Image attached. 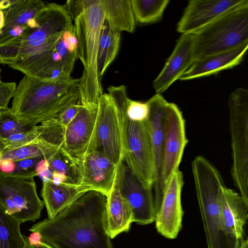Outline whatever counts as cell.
I'll return each mask as SVG.
<instances>
[{
  "label": "cell",
  "mask_w": 248,
  "mask_h": 248,
  "mask_svg": "<svg viewBox=\"0 0 248 248\" xmlns=\"http://www.w3.org/2000/svg\"><path fill=\"white\" fill-rule=\"evenodd\" d=\"M73 25L63 5L46 4L20 36L0 45V64L44 80L53 65L52 56L57 42Z\"/></svg>",
  "instance_id": "cell-1"
},
{
  "label": "cell",
  "mask_w": 248,
  "mask_h": 248,
  "mask_svg": "<svg viewBox=\"0 0 248 248\" xmlns=\"http://www.w3.org/2000/svg\"><path fill=\"white\" fill-rule=\"evenodd\" d=\"M107 197L87 191L52 218L34 224L42 242L53 248H113L107 232Z\"/></svg>",
  "instance_id": "cell-2"
},
{
  "label": "cell",
  "mask_w": 248,
  "mask_h": 248,
  "mask_svg": "<svg viewBox=\"0 0 248 248\" xmlns=\"http://www.w3.org/2000/svg\"><path fill=\"white\" fill-rule=\"evenodd\" d=\"M79 82L71 76L44 81L25 76L16 85L11 110L20 122L36 125L80 103Z\"/></svg>",
  "instance_id": "cell-3"
},
{
  "label": "cell",
  "mask_w": 248,
  "mask_h": 248,
  "mask_svg": "<svg viewBox=\"0 0 248 248\" xmlns=\"http://www.w3.org/2000/svg\"><path fill=\"white\" fill-rule=\"evenodd\" d=\"M191 167L207 248H239L240 241L227 232L223 223L220 197L225 185L219 171L201 155L194 158Z\"/></svg>",
  "instance_id": "cell-4"
},
{
  "label": "cell",
  "mask_w": 248,
  "mask_h": 248,
  "mask_svg": "<svg viewBox=\"0 0 248 248\" xmlns=\"http://www.w3.org/2000/svg\"><path fill=\"white\" fill-rule=\"evenodd\" d=\"M72 21L78 40V56L83 66L79 82L81 105H95L103 94L97 72V56L104 12L100 0H88V5Z\"/></svg>",
  "instance_id": "cell-5"
},
{
  "label": "cell",
  "mask_w": 248,
  "mask_h": 248,
  "mask_svg": "<svg viewBox=\"0 0 248 248\" xmlns=\"http://www.w3.org/2000/svg\"><path fill=\"white\" fill-rule=\"evenodd\" d=\"M108 91L120 112L124 160L142 185L146 188L152 189L154 164L148 120L136 122L128 118L125 110L128 97L124 85L109 86Z\"/></svg>",
  "instance_id": "cell-6"
},
{
  "label": "cell",
  "mask_w": 248,
  "mask_h": 248,
  "mask_svg": "<svg viewBox=\"0 0 248 248\" xmlns=\"http://www.w3.org/2000/svg\"><path fill=\"white\" fill-rule=\"evenodd\" d=\"M194 34L195 60L248 42V0H244Z\"/></svg>",
  "instance_id": "cell-7"
},
{
  "label": "cell",
  "mask_w": 248,
  "mask_h": 248,
  "mask_svg": "<svg viewBox=\"0 0 248 248\" xmlns=\"http://www.w3.org/2000/svg\"><path fill=\"white\" fill-rule=\"evenodd\" d=\"M232 163L231 174L241 196L248 203V90H234L228 99Z\"/></svg>",
  "instance_id": "cell-8"
},
{
  "label": "cell",
  "mask_w": 248,
  "mask_h": 248,
  "mask_svg": "<svg viewBox=\"0 0 248 248\" xmlns=\"http://www.w3.org/2000/svg\"><path fill=\"white\" fill-rule=\"evenodd\" d=\"M34 177L0 171V204L21 224L41 217L44 203L39 198Z\"/></svg>",
  "instance_id": "cell-9"
},
{
  "label": "cell",
  "mask_w": 248,
  "mask_h": 248,
  "mask_svg": "<svg viewBox=\"0 0 248 248\" xmlns=\"http://www.w3.org/2000/svg\"><path fill=\"white\" fill-rule=\"evenodd\" d=\"M94 151L104 155L116 166L124 158L120 112L108 93H103L97 101L94 132L87 154Z\"/></svg>",
  "instance_id": "cell-10"
},
{
  "label": "cell",
  "mask_w": 248,
  "mask_h": 248,
  "mask_svg": "<svg viewBox=\"0 0 248 248\" xmlns=\"http://www.w3.org/2000/svg\"><path fill=\"white\" fill-rule=\"evenodd\" d=\"M187 143L183 113L175 104L168 102L163 122L161 181L164 192L172 175L179 169Z\"/></svg>",
  "instance_id": "cell-11"
},
{
  "label": "cell",
  "mask_w": 248,
  "mask_h": 248,
  "mask_svg": "<svg viewBox=\"0 0 248 248\" xmlns=\"http://www.w3.org/2000/svg\"><path fill=\"white\" fill-rule=\"evenodd\" d=\"M121 194L131 212L132 222L146 225L155 221L152 189L144 187L123 160L117 169Z\"/></svg>",
  "instance_id": "cell-12"
},
{
  "label": "cell",
  "mask_w": 248,
  "mask_h": 248,
  "mask_svg": "<svg viewBox=\"0 0 248 248\" xmlns=\"http://www.w3.org/2000/svg\"><path fill=\"white\" fill-rule=\"evenodd\" d=\"M97 110V104L83 106L65 130L61 148L79 164L88 153L92 141Z\"/></svg>",
  "instance_id": "cell-13"
},
{
  "label": "cell",
  "mask_w": 248,
  "mask_h": 248,
  "mask_svg": "<svg viewBox=\"0 0 248 248\" xmlns=\"http://www.w3.org/2000/svg\"><path fill=\"white\" fill-rule=\"evenodd\" d=\"M183 185V173L178 169L173 173L166 186L160 209L155 216V221L158 232L168 239L176 238L182 228Z\"/></svg>",
  "instance_id": "cell-14"
},
{
  "label": "cell",
  "mask_w": 248,
  "mask_h": 248,
  "mask_svg": "<svg viewBox=\"0 0 248 248\" xmlns=\"http://www.w3.org/2000/svg\"><path fill=\"white\" fill-rule=\"evenodd\" d=\"M194 33L182 34L163 69L154 80L156 93L167 90L186 71L195 60Z\"/></svg>",
  "instance_id": "cell-15"
},
{
  "label": "cell",
  "mask_w": 248,
  "mask_h": 248,
  "mask_svg": "<svg viewBox=\"0 0 248 248\" xmlns=\"http://www.w3.org/2000/svg\"><path fill=\"white\" fill-rule=\"evenodd\" d=\"M150 108L148 122L152 142L154 164L155 206V216L161 205L164 194L161 181L163 152V122L165 107L168 102L160 93L147 100Z\"/></svg>",
  "instance_id": "cell-16"
},
{
  "label": "cell",
  "mask_w": 248,
  "mask_h": 248,
  "mask_svg": "<svg viewBox=\"0 0 248 248\" xmlns=\"http://www.w3.org/2000/svg\"><path fill=\"white\" fill-rule=\"evenodd\" d=\"M244 0H191L177 25L182 34L194 33Z\"/></svg>",
  "instance_id": "cell-17"
},
{
  "label": "cell",
  "mask_w": 248,
  "mask_h": 248,
  "mask_svg": "<svg viewBox=\"0 0 248 248\" xmlns=\"http://www.w3.org/2000/svg\"><path fill=\"white\" fill-rule=\"evenodd\" d=\"M118 166L98 151L90 152L79 164L81 184L107 197L113 185Z\"/></svg>",
  "instance_id": "cell-18"
},
{
  "label": "cell",
  "mask_w": 248,
  "mask_h": 248,
  "mask_svg": "<svg viewBox=\"0 0 248 248\" xmlns=\"http://www.w3.org/2000/svg\"><path fill=\"white\" fill-rule=\"evenodd\" d=\"M248 48V42L233 49L209 55L195 60L179 78L187 80L210 76L240 64Z\"/></svg>",
  "instance_id": "cell-19"
},
{
  "label": "cell",
  "mask_w": 248,
  "mask_h": 248,
  "mask_svg": "<svg viewBox=\"0 0 248 248\" xmlns=\"http://www.w3.org/2000/svg\"><path fill=\"white\" fill-rule=\"evenodd\" d=\"M90 190H93L81 184L54 182L51 180L43 181L41 196L48 218L54 217L80 196Z\"/></svg>",
  "instance_id": "cell-20"
},
{
  "label": "cell",
  "mask_w": 248,
  "mask_h": 248,
  "mask_svg": "<svg viewBox=\"0 0 248 248\" xmlns=\"http://www.w3.org/2000/svg\"><path fill=\"white\" fill-rule=\"evenodd\" d=\"M220 207L226 230L241 241L248 217V203L240 195L224 185L221 188Z\"/></svg>",
  "instance_id": "cell-21"
},
{
  "label": "cell",
  "mask_w": 248,
  "mask_h": 248,
  "mask_svg": "<svg viewBox=\"0 0 248 248\" xmlns=\"http://www.w3.org/2000/svg\"><path fill=\"white\" fill-rule=\"evenodd\" d=\"M106 213L107 232L111 239L128 231L132 222V214L120 192L117 171L112 188L107 196Z\"/></svg>",
  "instance_id": "cell-22"
},
{
  "label": "cell",
  "mask_w": 248,
  "mask_h": 248,
  "mask_svg": "<svg viewBox=\"0 0 248 248\" xmlns=\"http://www.w3.org/2000/svg\"><path fill=\"white\" fill-rule=\"evenodd\" d=\"M104 12V20L109 27L120 32L133 33L135 19L129 0H100Z\"/></svg>",
  "instance_id": "cell-23"
},
{
  "label": "cell",
  "mask_w": 248,
  "mask_h": 248,
  "mask_svg": "<svg viewBox=\"0 0 248 248\" xmlns=\"http://www.w3.org/2000/svg\"><path fill=\"white\" fill-rule=\"evenodd\" d=\"M46 160L51 173V180L81 184L79 164L73 160L61 147Z\"/></svg>",
  "instance_id": "cell-24"
},
{
  "label": "cell",
  "mask_w": 248,
  "mask_h": 248,
  "mask_svg": "<svg viewBox=\"0 0 248 248\" xmlns=\"http://www.w3.org/2000/svg\"><path fill=\"white\" fill-rule=\"evenodd\" d=\"M120 41V32L111 29L105 20L101 31L97 56V72L100 81L117 54Z\"/></svg>",
  "instance_id": "cell-25"
},
{
  "label": "cell",
  "mask_w": 248,
  "mask_h": 248,
  "mask_svg": "<svg viewBox=\"0 0 248 248\" xmlns=\"http://www.w3.org/2000/svg\"><path fill=\"white\" fill-rule=\"evenodd\" d=\"M40 0H17L16 3L4 10L5 25L0 32H4L19 26L28 25L45 7Z\"/></svg>",
  "instance_id": "cell-26"
},
{
  "label": "cell",
  "mask_w": 248,
  "mask_h": 248,
  "mask_svg": "<svg viewBox=\"0 0 248 248\" xmlns=\"http://www.w3.org/2000/svg\"><path fill=\"white\" fill-rule=\"evenodd\" d=\"M20 224L0 204V248H26L27 240L21 233Z\"/></svg>",
  "instance_id": "cell-27"
},
{
  "label": "cell",
  "mask_w": 248,
  "mask_h": 248,
  "mask_svg": "<svg viewBox=\"0 0 248 248\" xmlns=\"http://www.w3.org/2000/svg\"><path fill=\"white\" fill-rule=\"evenodd\" d=\"M59 148L38 137L33 142L17 148L3 151L0 152V155L1 160L10 159L13 162L36 157H42L46 160Z\"/></svg>",
  "instance_id": "cell-28"
},
{
  "label": "cell",
  "mask_w": 248,
  "mask_h": 248,
  "mask_svg": "<svg viewBox=\"0 0 248 248\" xmlns=\"http://www.w3.org/2000/svg\"><path fill=\"white\" fill-rule=\"evenodd\" d=\"M135 21L148 24L159 21L168 5L169 0H130Z\"/></svg>",
  "instance_id": "cell-29"
},
{
  "label": "cell",
  "mask_w": 248,
  "mask_h": 248,
  "mask_svg": "<svg viewBox=\"0 0 248 248\" xmlns=\"http://www.w3.org/2000/svg\"><path fill=\"white\" fill-rule=\"evenodd\" d=\"M35 126L20 122L11 108L0 109V141L13 135L31 131Z\"/></svg>",
  "instance_id": "cell-30"
},
{
  "label": "cell",
  "mask_w": 248,
  "mask_h": 248,
  "mask_svg": "<svg viewBox=\"0 0 248 248\" xmlns=\"http://www.w3.org/2000/svg\"><path fill=\"white\" fill-rule=\"evenodd\" d=\"M36 126L31 131L13 135L0 141V152L17 148L36 141L38 138L36 131Z\"/></svg>",
  "instance_id": "cell-31"
},
{
  "label": "cell",
  "mask_w": 248,
  "mask_h": 248,
  "mask_svg": "<svg viewBox=\"0 0 248 248\" xmlns=\"http://www.w3.org/2000/svg\"><path fill=\"white\" fill-rule=\"evenodd\" d=\"M125 110L127 117L130 120L136 122H143L148 120L150 108L147 101L142 102L128 98Z\"/></svg>",
  "instance_id": "cell-32"
},
{
  "label": "cell",
  "mask_w": 248,
  "mask_h": 248,
  "mask_svg": "<svg viewBox=\"0 0 248 248\" xmlns=\"http://www.w3.org/2000/svg\"><path fill=\"white\" fill-rule=\"evenodd\" d=\"M54 52L59 58L60 64L63 70L70 75L74 66L78 55L71 52L65 44L62 36L57 42Z\"/></svg>",
  "instance_id": "cell-33"
},
{
  "label": "cell",
  "mask_w": 248,
  "mask_h": 248,
  "mask_svg": "<svg viewBox=\"0 0 248 248\" xmlns=\"http://www.w3.org/2000/svg\"><path fill=\"white\" fill-rule=\"evenodd\" d=\"M42 157H36L18 160L15 162V168L12 174L34 177L37 176L36 169Z\"/></svg>",
  "instance_id": "cell-34"
},
{
  "label": "cell",
  "mask_w": 248,
  "mask_h": 248,
  "mask_svg": "<svg viewBox=\"0 0 248 248\" xmlns=\"http://www.w3.org/2000/svg\"><path fill=\"white\" fill-rule=\"evenodd\" d=\"M16 87L15 82L0 81V109L8 108L10 100L13 97Z\"/></svg>",
  "instance_id": "cell-35"
},
{
  "label": "cell",
  "mask_w": 248,
  "mask_h": 248,
  "mask_svg": "<svg viewBox=\"0 0 248 248\" xmlns=\"http://www.w3.org/2000/svg\"><path fill=\"white\" fill-rule=\"evenodd\" d=\"M62 37L68 50L78 55V43L74 25L62 34Z\"/></svg>",
  "instance_id": "cell-36"
},
{
  "label": "cell",
  "mask_w": 248,
  "mask_h": 248,
  "mask_svg": "<svg viewBox=\"0 0 248 248\" xmlns=\"http://www.w3.org/2000/svg\"><path fill=\"white\" fill-rule=\"evenodd\" d=\"M15 168V162L10 159H3L0 162V171L5 173H12Z\"/></svg>",
  "instance_id": "cell-37"
},
{
  "label": "cell",
  "mask_w": 248,
  "mask_h": 248,
  "mask_svg": "<svg viewBox=\"0 0 248 248\" xmlns=\"http://www.w3.org/2000/svg\"><path fill=\"white\" fill-rule=\"evenodd\" d=\"M27 240V239H26ZM26 248H53L51 246L43 242H40L38 244L35 245H32L30 244L27 241V247Z\"/></svg>",
  "instance_id": "cell-38"
},
{
  "label": "cell",
  "mask_w": 248,
  "mask_h": 248,
  "mask_svg": "<svg viewBox=\"0 0 248 248\" xmlns=\"http://www.w3.org/2000/svg\"><path fill=\"white\" fill-rule=\"evenodd\" d=\"M5 25L4 11L0 10V31L4 27Z\"/></svg>",
  "instance_id": "cell-39"
},
{
  "label": "cell",
  "mask_w": 248,
  "mask_h": 248,
  "mask_svg": "<svg viewBox=\"0 0 248 248\" xmlns=\"http://www.w3.org/2000/svg\"><path fill=\"white\" fill-rule=\"evenodd\" d=\"M239 248H248V239H242L240 241Z\"/></svg>",
  "instance_id": "cell-40"
},
{
  "label": "cell",
  "mask_w": 248,
  "mask_h": 248,
  "mask_svg": "<svg viewBox=\"0 0 248 248\" xmlns=\"http://www.w3.org/2000/svg\"><path fill=\"white\" fill-rule=\"evenodd\" d=\"M0 73H1V69L0 67V81H1V76H0Z\"/></svg>",
  "instance_id": "cell-41"
},
{
  "label": "cell",
  "mask_w": 248,
  "mask_h": 248,
  "mask_svg": "<svg viewBox=\"0 0 248 248\" xmlns=\"http://www.w3.org/2000/svg\"><path fill=\"white\" fill-rule=\"evenodd\" d=\"M1 160V155H0V162Z\"/></svg>",
  "instance_id": "cell-42"
}]
</instances>
